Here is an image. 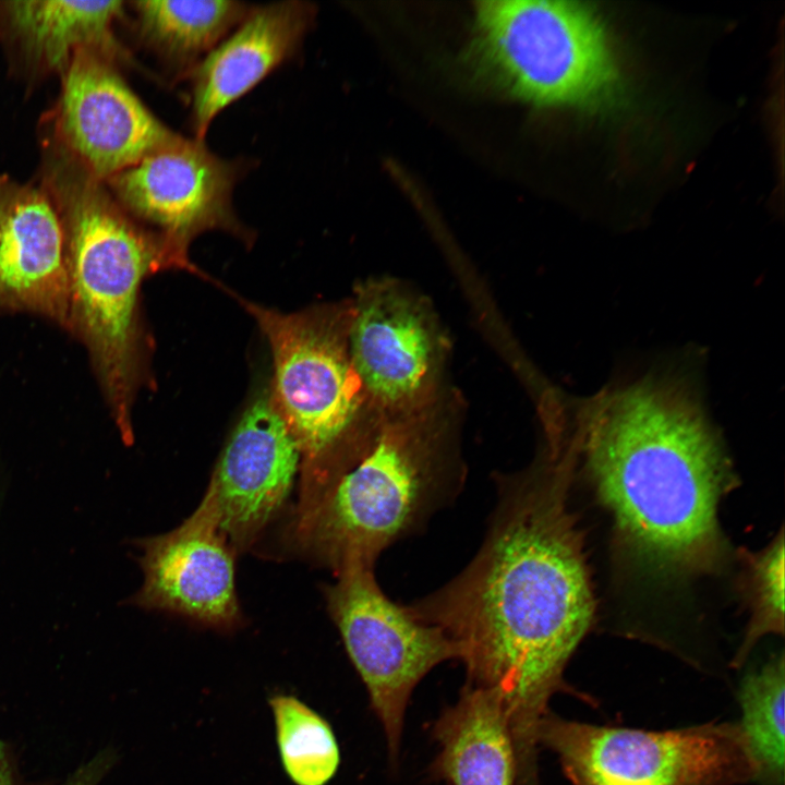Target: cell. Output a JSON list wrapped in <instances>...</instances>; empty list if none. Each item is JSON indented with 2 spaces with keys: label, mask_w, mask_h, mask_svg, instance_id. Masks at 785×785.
<instances>
[{
  "label": "cell",
  "mask_w": 785,
  "mask_h": 785,
  "mask_svg": "<svg viewBox=\"0 0 785 785\" xmlns=\"http://www.w3.org/2000/svg\"><path fill=\"white\" fill-rule=\"evenodd\" d=\"M575 466L563 452L496 480L497 503L478 553L409 604L458 645L466 685L498 696L523 782L539 776L538 728L551 698L575 692L564 671L594 614L582 534L568 507Z\"/></svg>",
  "instance_id": "cell-1"
},
{
  "label": "cell",
  "mask_w": 785,
  "mask_h": 785,
  "mask_svg": "<svg viewBox=\"0 0 785 785\" xmlns=\"http://www.w3.org/2000/svg\"><path fill=\"white\" fill-rule=\"evenodd\" d=\"M571 410L563 435L584 459L620 538L660 569L713 570L723 550L716 509L734 478L691 386L649 374Z\"/></svg>",
  "instance_id": "cell-2"
},
{
  "label": "cell",
  "mask_w": 785,
  "mask_h": 785,
  "mask_svg": "<svg viewBox=\"0 0 785 785\" xmlns=\"http://www.w3.org/2000/svg\"><path fill=\"white\" fill-rule=\"evenodd\" d=\"M38 183L60 215L70 269L69 327L87 348L113 420L130 444L138 371L137 297L165 252L106 184L41 141Z\"/></svg>",
  "instance_id": "cell-3"
},
{
  "label": "cell",
  "mask_w": 785,
  "mask_h": 785,
  "mask_svg": "<svg viewBox=\"0 0 785 785\" xmlns=\"http://www.w3.org/2000/svg\"><path fill=\"white\" fill-rule=\"evenodd\" d=\"M432 407L382 416L366 454L328 488L301 500L293 535L335 572L374 566L460 493L466 468L454 425Z\"/></svg>",
  "instance_id": "cell-4"
},
{
  "label": "cell",
  "mask_w": 785,
  "mask_h": 785,
  "mask_svg": "<svg viewBox=\"0 0 785 785\" xmlns=\"http://www.w3.org/2000/svg\"><path fill=\"white\" fill-rule=\"evenodd\" d=\"M462 61L478 84L540 108H600L619 89L600 20L573 1L475 2Z\"/></svg>",
  "instance_id": "cell-5"
},
{
  "label": "cell",
  "mask_w": 785,
  "mask_h": 785,
  "mask_svg": "<svg viewBox=\"0 0 785 785\" xmlns=\"http://www.w3.org/2000/svg\"><path fill=\"white\" fill-rule=\"evenodd\" d=\"M274 358L276 406L305 459L302 493H318L370 449L382 416L352 365L350 307L281 314L252 306Z\"/></svg>",
  "instance_id": "cell-6"
},
{
  "label": "cell",
  "mask_w": 785,
  "mask_h": 785,
  "mask_svg": "<svg viewBox=\"0 0 785 785\" xmlns=\"http://www.w3.org/2000/svg\"><path fill=\"white\" fill-rule=\"evenodd\" d=\"M538 744L559 759L572 785H737L757 766L739 724L651 732L597 726L550 711Z\"/></svg>",
  "instance_id": "cell-7"
},
{
  "label": "cell",
  "mask_w": 785,
  "mask_h": 785,
  "mask_svg": "<svg viewBox=\"0 0 785 785\" xmlns=\"http://www.w3.org/2000/svg\"><path fill=\"white\" fill-rule=\"evenodd\" d=\"M327 609L379 720L392 763L398 760L406 710L415 686L443 662L459 661L458 645L381 588L375 567L353 564L326 585Z\"/></svg>",
  "instance_id": "cell-8"
},
{
  "label": "cell",
  "mask_w": 785,
  "mask_h": 785,
  "mask_svg": "<svg viewBox=\"0 0 785 785\" xmlns=\"http://www.w3.org/2000/svg\"><path fill=\"white\" fill-rule=\"evenodd\" d=\"M352 365L381 416L436 403L446 339L425 300L392 279L362 285L350 306Z\"/></svg>",
  "instance_id": "cell-9"
},
{
  "label": "cell",
  "mask_w": 785,
  "mask_h": 785,
  "mask_svg": "<svg viewBox=\"0 0 785 785\" xmlns=\"http://www.w3.org/2000/svg\"><path fill=\"white\" fill-rule=\"evenodd\" d=\"M117 64L99 50H77L41 131L102 182L183 138L148 110Z\"/></svg>",
  "instance_id": "cell-10"
},
{
  "label": "cell",
  "mask_w": 785,
  "mask_h": 785,
  "mask_svg": "<svg viewBox=\"0 0 785 785\" xmlns=\"http://www.w3.org/2000/svg\"><path fill=\"white\" fill-rule=\"evenodd\" d=\"M144 575L128 603L178 613L218 629L240 618L234 584V551L219 527L214 491L174 530L134 541Z\"/></svg>",
  "instance_id": "cell-11"
},
{
  "label": "cell",
  "mask_w": 785,
  "mask_h": 785,
  "mask_svg": "<svg viewBox=\"0 0 785 785\" xmlns=\"http://www.w3.org/2000/svg\"><path fill=\"white\" fill-rule=\"evenodd\" d=\"M237 177L234 162L183 137L104 183L126 213L159 227L174 245L204 229L234 225Z\"/></svg>",
  "instance_id": "cell-12"
},
{
  "label": "cell",
  "mask_w": 785,
  "mask_h": 785,
  "mask_svg": "<svg viewBox=\"0 0 785 785\" xmlns=\"http://www.w3.org/2000/svg\"><path fill=\"white\" fill-rule=\"evenodd\" d=\"M300 447L266 397L255 400L231 433L212 475L219 527L234 552L250 546L287 499Z\"/></svg>",
  "instance_id": "cell-13"
},
{
  "label": "cell",
  "mask_w": 785,
  "mask_h": 785,
  "mask_svg": "<svg viewBox=\"0 0 785 785\" xmlns=\"http://www.w3.org/2000/svg\"><path fill=\"white\" fill-rule=\"evenodd\" d=\"M70 269L58 209L38 183L0 174V309L68 329Z\"/></svg>",
  "instance_id": "cell-14"
},
{
  "label": "cell",
  "mask_w": 785,
  "mask_h": 785,
  "mask_svg": "<svg viewBox=\"0 0 785 785\" xmlns=\"http://www.w3.org/2000/svg\"><path fill=\"white\" fill-rule=\"evenodd\" d=\"M305 1H280L251 9L192 74V122L203 141L213 120L288 60L314 20Z\"/></svg>",
  "instance_id": "cell-15"
},
{
  "label": "cell",
  "mask_w": 785,
  "mask_h": 785,
  "mask_svg": "<svg viewBox=\"0 0 785 785\" xmlns=\"http://www.w3.org/2000/svg\"><path fill=\"white\" fill-rule=\"evenodd\" d=\"M121 1H3L0 38H5L25 72L62 75L74 53L99 50L117 62L128 53L114 36Z\"/></svg>",
  "instance_id": "cell-16"
},
{
  "label": "cell",
  "mask_w": 785,
  "mask_h": 785,
  "mask_svg": "<svg viewBox=\"0 0 785 785\" xmlns=\"http://www.w3.org/2000/svg\"><path fill=\"white\" fill-rule=\"evenodd\" d=\"M439 752L430 771L450 785H516L517 757L498 696L466 685L432 727Z\"/></svg>",
  "instance_id": "cell-17"
},
{
  "label": "cell",
  "mask_w": 785,
  "mask_h": 785,
  "mask_svg": "<svg viewBox=\"0 0 785 785\" xmlns=\"http://www.w3.org/2000/svg\"><path fill=\"white\" fill-rule=\"evenodd\" d=\"M133 7L142 38L181 68L212 51L251 10L230 0H141Z\"/></svg>",
  "instance_id": "cell-18"
},
{
  "label": "cell",
  "mask_w": 785,
  "mask_h": 785,
  "mask_svg": "<svg viewBox=\"0 0 785 785\" xmlns=\"http://www.w3.org/2000/svg\"><path fill=\"white\" fill-rule=\"evenodd\" d=\"M281 766L294 785H326L340 764V750L330 724L292 695L268 700Z\"/></svg>",
  "instance_id": "cell-19"
},
{
  "label": "cell",
  "mask_w": 785,
  "mask_h": 785,
  "mask_svg": "<svg viewBox=\"0 0 785 785\" xmlns=\"http://www.w3.org/2000/svg\"><path fill=\"white\" fill-rule=\"evenodd\" d=\"M784 655L772 657L745 676L739 701V726L762 785H784Z\"/></svg>",
  "instance_id": "cell-20"
},
{
  "label": "cell",
  "mask_w": 785,
  "mask_h": 785,
  "mask_svg": "<svg viewBox=\"0 0 785 785\" xmlns=\"http://www.w3.org/2000/svg\"><path fill=\"white\" fill-rule=\"evenodd\" d=\"M749 589L752 617L733 664L740 666L758 640L766 633L784 632L783 533L759 554H750Z\"/></svg>",
  "instance_id": "cell-21"
},
{
  "label": "cell",
  "mask_w": 785,
  "mask_h": 785,
  "mask_svg": "<svg viewBox=\"0 0 785 785\" xmlns=\"http://www.w3.org/2000/svg\"><path fill=\"white\" fill-rule=\"evenodd\" d=\"M117 760L111 749H102L76 768L59 785H99Z\"/></svg>",
  "instance_id": "cell-22"
},
{
  "label": "cell",
  "mask_w": 785,
  "mask_h": 785,
  "mask_svg": "<svg viewBox=\"0 0 785 785\" xmlns=\"http://www.w3.org/2000/svg\"><path fill=\"white\" fill-rule=\"evenodd\" d=\"M0 785H21L7 745L0 739Z\"/></svg>",
  "instance_id": "cell-23"
},
{
  "label": "cell",
  "mask_w": 785,
  "mask_h": 785,
  "mask_svg": "<svg viewBox=\"0 0 785 785\" xmlns=\"http://www.w3.org/2000/svg\"><path fill=\"white\" fill-rule=\"evenodd\" d=\"M10 488V479L7 470L0 461V518L8 498Z\"/></svg>",
  "instance_id": "cell-24"
}]
</instances>
